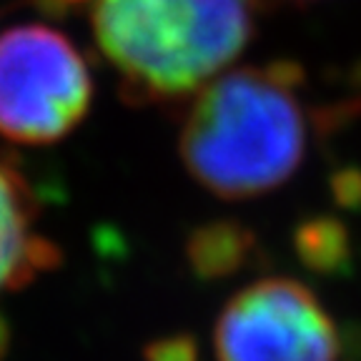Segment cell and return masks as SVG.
I'll list each match as a JSON object with an SVG mask.
<instances>
[{"label": "cell", "mask_w": 361, "mask_h": 361, "mask_svg": "<svg viewBox=\"0 0 361 361\" xmlns=\"http://www.w3.org/2000/svg\"><path fill=\"white\" fill-rule=\"evenodd\" d=\"M304 116L286 80L233 71L203 90L180 133L188 173L221 198H254L299 169Z\"/></svg>", "instance_id": "1"}, {"label": "cell", "mask_w": 361, "mask_h": 361, "mask_svg": "<svg viewBox=\"0 0 361 361\" xmlns=\"http://www.w3.org/2000/svg\"><path fill=\"white\" fill-rule=\"evenodd\" d=\"M254 0H96L103 56L153 96H183L219 75L251 35Z\"/></svg>", "instance_id": "2"}, {"label": "cell", "mask_w": 361, "mask_h": 361, "mask_svg": "<svg viewBox=\"0 0 361 361\" xmlns=\"http://www.w3.org/2000/svg\"><path fill=\"white\" fill-rule=\"evenodd\" d=\"M90 103V75L73 45L45 25L0 35V135L53 143L78 126Z\"/></svg>", "instance_id": "3"}, {"label": "cell", "mask_w": 361, "mask_h": 361, "mask_svg": "<svg viewBox=\"0 0 361 361\" xmlns=\"http://www.w3.org/2000/svg\"><path fill=\"white\" fill-rule=\"evenodd\" d=\"M219 361H336L338 334L314 293L291 279H266L221 311Z\"/></svg>", "instance_id": "4"}, {"label": "cell", "mask_w": 361, "mask_h": 361, "mask_svg": "<svg viewBox=\"0 0 361 361\" xmlns=\"http://www.w3.org/2000/svg\"><path fill=\"white\" fill-rule=\"evenodd\" d=\"M38 203L28 180L8 161H0V291L23 288L61 264V251L35 236Z\"/></svg>", "instance_id": "5"}, {"label": "cell", "mask_w": 361, "mask_h": 361, "mask_svg": "<svg viewBox=\"0 0 361 361\" xmlns=\"http://www.w3.org/2000/svg\"><path fill=\"white\" fill-rule=\"evenodd\" d=\"M254 246V236L238 224H209L191 233L186 243V256L193 274L206 281L236 274Z\"/></svg>", "instance_id": "6"}, {"label": "cell", "mask_w": 361, "mask_h": 361, "mask_svg": "<svg viewBox=\"0 0 361 361\" xmlns=\"http://www.w3.org/2000/svg\"><path fill=\"white\" fill-rule=\"evenodd\" d=\"M296 248L306 266L322 271V274H334L341 271V266L349 259V241L341 224L331 219L311 221L299 228L296 236Z\"/></svg>", "instance_id": "7"}, {"label": "cell", "mask_w": 361, "mask_h": 361, "mask_svg": "<svg viewBox=\"0 0 361 361\" xmlns=\"http://www.w3.org/2000/svg\"><path fill=\"white\" fill-rule=\"evenodd\" d=\"M143 356L146 361H198V344L188 334H173L148 344Z\"/></svg>", "instance_id": "8"}, {"label": "cell", "mask_w": 361, "mask_h": 361, "mask_svg": "<svg viewBox=\"0 0 361 361\" xmlns=\"http://www.w3.org/2000/svg\"><path fill=\"white\" fill-rule=\"evenodd\" d=\"M8 349H11V326H8L6 316L0 314V361L6 359Z\"/></svg>", "instance_id": "9"}]
</instances>
